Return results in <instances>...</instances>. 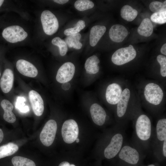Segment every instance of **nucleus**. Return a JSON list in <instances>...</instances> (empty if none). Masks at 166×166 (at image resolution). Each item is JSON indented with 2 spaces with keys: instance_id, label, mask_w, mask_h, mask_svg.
Returning <instances> with one entry per match:
<instances>
[{
  "instance_id": "40",
  "label": "nucleus",
  "mask_w": 166,
  "mask_h": 166,
  "mask_svg": "<svg viewBox=\"0 0 166 166\" xmlns=\"http://www.w3.org/2000/svg\"><path fill=\"white\" fill-rule=\"evenodd\" d=\"M4 1L3 0H0V7L2 5L3 3V2Z\"/></svg>"
},
{
  "instance_id": "27",
  "label": "nucleus",
  "mask_w": 166,
  "mask_h": 166,
  "mask_svg": "<svg viewBox=\"0 0 166 166\" xmlns=\"http://www.w3.org/2000/svg\"><path fill=\"white\" fill-rule=\"evenodd\" d=\"M75 8L80 11H83L93 8L94 4L92 1L89 0H78L74 3Z\"/></svg>"
},
{
  "instance_id": "26",
  "label": "nucleus",
  "mask_w": 166,
  "mask_h": 166,
  "mask_svg": "<svg viewBox=\"0 0 166 166\" xmlns=\"http://www.w3.org/2000/svg\"><path fill=\"white\" fill-rule=\"evenodd\" d=\"M11 161L14 166H36L33 160L22 156H15Z\"/></svg>"
},
{
  "instance_id": "6",
  "label": "nucleus",
  "mask_w": 166,
  "mask_h": 166,
  "mask_svg": "<svg viewBox=\"0 0 166 166\" xmlns=\"http://www.w3.org/2000/svg\"><path fill=\"white\" fill-rule=\"evenodd\" d=\"M166 140V118L165 117L159 118L153 130L151 144L153 153L161 147Z\"/></svg>"
},
{
  "instance_id": "4",
  "label": "nucleus",
  "mask_w": 166,
  "mask_h": 166,
  "mask_svg": "<svg viewBox=\"0 0 166 166\" xmlns=\"http://www.w3.org/2000/svg\"><path fill=\"white\" fill-rule=\"evenodd\" d=\"M124 126L117 124L113 131L110 135L109 142L103 150L104 157L112 159L117 156L125 142Z\"/></svg>"
},
{
  "instance_id": "22",
  "label": "nucleus",
  "mask_w": 166,
  "mask_h": 166,
  "mask_svg": "<svg viewBox=\"0 0 166 166\" xmlns=\"http://www.w3.org/2000/svg\"><path fill=\"white\" fill-rule=\"evenodd\" d=\"M153 26L150 19L144 18L137 29V32L140 35L144 37L150 36L153 32Z\"/></svg>"
},
{
  "instance_id": "23",
  "label": "nucleus",
  "mask_w": 166,
  "mask_h": 166,
  "mask_svg": "<svg viewBox=\"0 0 166 166\" xmlns=\"http://www.w3.org/2000/svg\"><path fill=\"white\" fill-rule=\"evenodd\" d=\"M138 12L131 6L125 5L121 10V15L124 19L128 22L133 20L137 17Z\"/></svg>"
},
{
  "instance_id": "35",
  "label": "nucleus",
  "mask_w": 166,
  "mask_h": 166,
  "mask_svg": "<svg viewBox=\"0 0 166 166\" xmlns=\"http://www.w3.org/2000/svg\"><path fill=\"white\" fill-rule=\"evenodd\" d=\"M160 52L164 55H166V44H164L161 47L160 49Z\"/></svg>"
},
{
  "instance_id": "28",
  "label": "nucleus",
  "mask_w": 166,
  "mask_h": 166,
  "mask_svg": "<svg viewBox=\"0 0 166 166\" xmlns=\"http://www.w3.org/2000/svg\"><path fill=\"white\" fill-rule=\"evenodd\" d=\"M52 43L59 48L60 53L61 56L65 55L68 51L67 45L65 41L59 37L53 38L52 40Z\"/></svg>"
},
{
  "instance_id": "24",
  "label": "nucleus",
  "mask_w": 166,
  "mask_h": 166,
  "mask_svg": "<svg viewBox=\"0 0 166 166\" xmlns=\"http://www.w3.org/2000/svg\"><path fill=\"white\" fill-rule=\"evenodd\" d=\"M18 149V146L13 143H9L0 147V159L11 156Z\"/></svg>"
},
{
  "instance_id": "30",
  "label": "nucleus",
  "mask_w": 166,
  "mask_h": 166,
  "mask_svg": "<svg viewBox=\"0 0 166 166\" xmlns=\"http://www.w3.org/2000/svg\"><path fill=\"white\" fill-rule=\"evenodd\" d=\"M85 26V22L82 20L78 21L75 26L66 29L64 31V34L67 36L78 33Z\"/></svg>"
},
{
  "instance_id": "41",
  "label": "nucleus",
  "mask_w": 166,
  "mask_h": 166,
  "mask_svg": "<svg viewBox=\"0 0 166 166\" xmlns=\"http://www.w3.org/2000/svg\"><path fill=\"white\" fill-rule=\"evenodd\" d=\"M75 140H76L77 143H78L80 141L79 139L78 138H77Z\"/></svg>"
},
{
  "instance_id": "38",
  "label": "nucleus",
  "mask_w": 166,
  "mask_h": 166,
  "mask_svg": "<svg viewBox=\"0 0 166 166\" xmlns=\"http://www.w3.org/2000/svg\"><path fill=\"white\" fill-rule=\"evenodd\" d=\"M4 137V134L2 130L0 128V143L2 142Z\"/></svg>"
},
{
  "instance_id": "7",
  "label": "nucleus",
  "mask_w": 166,
  "mask_h": 166,
  "mask_svg": "<svg viewBox=\"0 0 166 166\" xmlns=\"http://www.w3.org/2000/svg\"><path fill=\"white\" fill-rule=\"evenodd\" d=\"M136 52L133 46L122 48L117 50L113 54L111 60L117 65H121L133 60L136 57Z\"/></svg>"
},
{
  "instance_id": "19",
  "label": "nucleus",
  "mask_w": 166,
  "mask_h": 166,
  "mask_svg": "<svg viewBox=\"0 0 166 166\" xmlns=\"http://www.w3.org/2000/svg\"><path fill=\"white\" fill-rule=\"evenodd\" d=\"M106 31L103 26L96 25L91 29L89 35V43L92 47L95 46Z\"/></svg>"
},
{
  "instance_id": "34",
  "label": "nucleus",
  "mask_w": 166,
  "mask_h": 166,
  "mask_svg": "<svg viewBox=\"0 0 166 166\" xmlns=\"http://www.w3.org/2000/svg\"><path fill=\"white\" fill-rule=\"evenodd\" d=\"M70 87V84L68 82L62 83L61 85L62 88L65 90H69Z\"/></svg>"
},
{
  "instance_id": "5",
  "label": "nucleus",
  "mask_w": 166,
  "mask_h": 166,
  "mask_svg": "<svg viewBox=\"0 0 166 166\" xmlns=\"http://www.w3.org/2000/svg\"><path fill=\"white\" fill-rule=\"evenodd\" d=\"M130 88L124 89L121 98L116 105L115 116L117 124L124 126L128 116L134 95Z\"/></svg>"
},
{
  "instance_id": "8",
  "label": "nucleus",
  "mask_w": 166,
  "mask_h": 166,
  "mask_svg": "<svg viewBox=\"0 0 166 166\" xmlns=\"http://www.w3.org/2000/svg\"><path fill=\"white\" fill-rule=\"evenodd\" d=\"M41 20L43 30L46 34L52 35L57 30L59 27L58 20L50 11H43L41 14Z\"/></svg>"
},
{
  "instance_id": "14",
  "label": "nucleus",
  "mask_w": 166,
  "mask_h": 166,
  "mask_svg": "<svg viewBox=\"0 0 166 166\" xmlns=\"http://www.w3.org/2000/svg\"><path fill=\"white\" fill-rule=\"evenodd\" d=\"M90 113L93 121L99 126L103 125L106 121L109 119L104 109L97 103L92 104L90 107Z\"/></svg>"
},
{
  "instance_id": "20",
  "label": "nucleus",
  "mask_w": 166,
  "mask_h": 166,
  "mask_svg": "<svg viewBox=\"0 0 166 166\" xmlns=\"http://www.w3.org/2000/svg\"><path fill=\"white\" fill-rule=\"evenodd\" d=\"M1 105L4 111L3 115L4 120L9 123L14 122L16 117L12 112L14 109L13 105L8 100L4 99L1 102Z\"/></svg>"
},
{
  "instance_id": "2",
  "label": "nucleus",
  "mask_w": 166,
  "mask_h": 166,
  "mask_svg": "<svg viewBox=\"0 0 166 166\" xmlns=\"http://www.w3.org/2000/svg\"><path fill=\"white\" fill-rule=\"evenodd\" d=\"M140 94L142 102L152 113L158 114L162 111L165 93L160 84L153 81L145 83L140 88Z\"/></svg>"
},
{
  "instance_id": "1",
  "label": "nucleus",
  "mask_w": 166,
  "mask_h": 166,
  "mask_svg": "<svg viewBox=\"0 0 166 166\" xmlns=\"http://www.w3.org/2000/svg\"><path fill=\"white\" fill-rule=\"evenodd\" d=\"M134 129L133 143L143 151L150 145L153 130L151 120L142 110L138 95H134L128 116Z\"/></svg>"
},
{
  "instance_id": "9",
  "label": "nucleus",
  "mask_w": 166,
  "mask_h": 166,
  "mask_svg": "<svg viewBox=\"0 0 166 166\" xmlns=\"http://www.w3.org/2000/svg\"><path fill=\"white\" fill-rule=\"evenodd\" d=\"M79 134L77 123L73 119H69L63 123L61 128V135L64 142L67 144L74 142Z\"/></svg>"
},
{
  "instance_id": "18",
  "label": "nucleus",
  "mask_w": 166,
  "mask_h": 166,
  "mask_svg": "<svg viewBox=\"0 0 166 166\" xmlns=\"http://www.w3.org/2000/svg\"><path fill=\"white\" fill-rule=\"evenodd\" d=\"M14 81V75L13 71L7 69L4 71L1 79L0 85L3 92L9 93L11 89Z\"/></svg>"
},
{
  "instance_id": "36",
  "label": "nucleus",
  "mask_w": 166,
  "mask_h": 166,
  "mask_svg": "<svg viewBox=\"0 0 166 166\" xmlns=\"http://www.w3.org/2000/svg\"><path fill=\"white\" fill-rule=\"evenodd\" d=\"M68 0H54L53 1L57 3L61 4H63L67 3Z\"/></svg>"
},
{
  "instance_id": "16",
  "label": "nucleus",
  "mask_w": 166,
  "mask_h": 166,
  "mask_svg": "<svg viewBox=\"0 0 166 166\" xmlns=\"http://www.w3.org/2000/svg\"><path fill=\"white\" fill-rule=\"evenodd\" d=\"M17 69L23 75L29 77H36L38 71L36 67L32 63L23 59L18 60L16 64Z\"/></svg>"
},
{
  "instance_id": "29",
  "label": "nucleus",
  "mask_w": 166,
  "mask_h": 166,
  "mask_svg": "<svg viewBox=\"0 0 166 166\" xmlns=\"http://www.w3.org/2000/svg\"><path fill=\"white\" fill-rule=\"evenodd\" d=\"M151 21L160 24H163L166 22V10H162L152 14L150 17Z\"/></svg>"
},
{
  "instance_id": "21",
  "label": "nucleus",
  "mask_w": 166,
  "mask_h": 166,
  "mask_svg": "<svg viewBox=\"0 0 166 166\" xmlns=\"http://www.w3.org/2000/svg\"><path fill=\"white\" fill-rule=\"evenodd\" d=\"M100 62L99 59L96 55H93L88 58L85 65L86 73L91 74H95L98 73L99 70L98 64Z\"/></svg>"
},
{
  "instance_id": "3",
  "label": "nucleus",
  "mask_w": 166,
  "mask_h": 166,
  "mask_svg": "<svg viewBox=\"0 0 166 166\" xmlns=\"http://www.w3.org/2000/svg\"><path fill=\"white\" fill-rule=\"evenodd\" d=\"M143 152L134 144L125 142L115 158L117 166H139L145 157Z\"/></svg>"
},
{
  "instance_id": "31",
  "label": "nucleus",
  "mask_w": 166,
  "mask_h": 166,
  "mask_svg": "<svg viewBox=\"0 0 166 166\" xmlns=\"http://www.w3.org/2000/svg\"><path fill=\"white\" fill-rule=\"evenodd\" d=\"M157 61L160 65V73L161 77L163 78L166 77V57L163 55H159L156 57Z\"/></svg>"
},
{
  "instance_id": "17",
  "label": "nucleus",
  "mask_w": 166,
  "mask_h": 166,
  "mask_svg": "<svg viewBox=\"0 0 166 166\" xmlns=\"http://www.w3.org/2000/svg\"><path fill=\"white\" fill-rule=\"evenodd\" d=\"M128 31L123 26L120 24L113 25L109 30V37L113 42L119 43L122 42L127 36Z\"/></svg>"
},
{
  "instance_id": "37",
  "label": "nucleus",
  "mask_w": 166,
  "mask_h": 166,
  "mask_svg": "<svg viewBox=\"0 0 166 166\" xmlns=\"http://www.w3.org/2000/svg\"><path fill=\"white\" fill-rule=\"evenodd\" d=\"M21 112L25 113L27 112L29 110L28 107L27 106H24L19 109Z\"/></svg>"
},
{
  "instance_id": "15",
  "label": "nucleus",
  "mask_w": 166,
  "mask_h": 166,
  "mask_svg": "<svg viewBox=\"0 0 166 166\" xmlns=\"http://www.w3.org/2000/svg\"><path fill=\"white\" fill-rule=\"evenodd\" d=\"M29 97L35 114L37 116H41L44 110V104L40 95L35 91L31 90L29 92Z\"/></svg>"
},
{
  "instance_id": "12",
  "label": "nucleus",
  "mask_w": 166,
  "mask_h": 166,
  "mask_svg": "<svg viewBox=\"0 0 166 166\" xmlns=\"http://www.w3.org/2000/svg\"><path fill=\"white\" fill-rule=\"evenodd\" d=\"M124 89L118 82L113 83L107 86L105 92V98L107 102L113 105H116L121 96Z\"/></svg>"
},
{
  "instance_id": "32",
  "label": "nucleus",
  "mask_w": 166,
  "mask_h": 166,
  "mask_svg": "<svg viewBox=\"0 0 166 166\" xmlns=\"http://www.w3.org/2000/svg\"><path fill=\"white\" fill-rule=\"evenodd\" d=\"M150 10L153 12H156L166 10V1L163 2L159 1H153L149 6Z\"/></svg>"
},
{
  "instance_id": "13",
  "label": "nucleus",
  "mask_w": 166,
  "mask_h": 166,
  "mask_svg": "<svg viewBox=\"0 0 166 166\" xmlns=\"http://www.w3.org/2000/svg\"><path fill=\"white\" fill-rule=\"evenodd\" d=\"M75 69V66L72 63H64L57 71L56 77V80L62 84L69 82L73 78Z\"/></svg>"
},
{
  "instance_id": "10",
  "label": "nucleus",
  "mask_w": 166,
  "mask_h": 166,
  "mask_svg": "<svg viewBox=\"0 0 166 166\" xmlns=\"http://www.w3.org/2000/svg\"><path fill=\"white\" fill-rule=\"evenodd\" d=\"M57 129L56 122L53 120H49L45 124L40 135L41 141L44 146L48 147L53 143Z\"/></svg>"
},
{
  "instance_id": "11",
  "label": "nucleus",
  "mask_w": 166,
  "mask_h": 166,
  "mask_svg": "<svg viewBox=\"0 0 166 166\" xmlns=\"http://www.w3.org/2000/svg\"><path fill=\"white\" fill-rule=\"evenodd\" d=\"M2 35L7 42L15 43L24 40L27 37L28 34L20 26H12L5 28Z\"/></svg>"
},
{
  "instance_id": "25",
  "label": "nucleus",
  "mask_w": 166,
  "mask_h": 166,
  "mask_svg": "<svg viewBox=\"0 0 166 166\" xmlns=\"http://www.w3.org/2000/svg\"><path fill=\"white\" fill-rule=\"evenodd\" d=\"M81 34L79 33L68 36L65 39V42L69 48L79 49L81 48L82 44L80 42Z\"/></svg>"
},
{
  "instance_id": "33",
  "label": "nucleus",
  "mask_w": 166,
  "mask_h": 166,
  "mask_svg": "<svg viewBox=\"0 0 166 166\" xmlns=\"http://www.w3.org/2000/svg\"><path fill=\"white\" fill-rule=\"evenodd\" d=\"M17 102L16 103L15 107L19 109L23 107L25 105L24 103V101H25V98L23 97H18L17 98Z\"/></svg>"
},
{
  "instance_id": "42",
  "label": "nucleus",
  "mask_w": 166,
  "mask_h": 166,
  "mask_svg": "<svg viewBox=\"0 0 166 166\" xmlns=\"http://www.w3.org/2000/svg\"><path fill=\"white\" fill-rule=\"evenodd\" d=\"M0 76H1V73H0Z\"/></svg>"
},
{
  "instance_id": "39",
  "label": "nucleus",
  "mask_w": 166,
  "mask_h": 166,
  "mask_svg": "<svg viewBox=\"0 0 166 166\" xmlns=\"http://www.w3.org/2000/svg\"><path fill=\"white\" fill-rule=\"evenodd\" d=\"M146 166H160L159 164L157 163L149 164Z\"/></svg>"
}]
</instances>
